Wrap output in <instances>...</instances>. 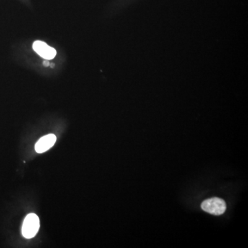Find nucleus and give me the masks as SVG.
Here are the masks:
<instances>
[{
	"instance_id": "f257e3e1",
	"label": "nucleus",
	"mask_w": 248,
	"mask_h": 248,
	"mask_svg": "<svg viewBox=\"0 0 248 248\" xmlns=\"http://www.w3.org/2000/svg\"><path fill=\"white\" fill-rule=\"evenodd\" d=\"M40 218L34 213L26 217L22 226V234L26 239H32L40 229Z\"/></svg>"
},
{
	"instance_id": "f03ea898",
	"label": "nucleus",
	"mask_w": 248,
	"mask_h": 248,
	"mask_svg": "<svg viewBox=\"0 0 248 248\" xmlns=\"http://www.w3.org/2000/svg\"><path fill=\"white\" fill-rule=\"evenodd\" d=\"M202 210L214 215H221L226 212V203L221 199L218 197L205 200L202 203Z\"/></svg>"
},
{
	"instance_id": "7ed1b4c3",
	"label": "nucleus",
	"mask_w": 248,
	"mask_h": 248,
	"mask_svg": "<svg viewBox=\"0 0 248 248\" xmlns=\"http://www.w3.org/2000/svg\"><path fill=\"white\" fill-rule=\"evenodd\" d=\"M32 48L40 57L45 60H53L57 55V51L55 48L50 47L42 41L38 40L34 42Z\"/></svg>"
},
{
	"instance_id": "20e7f679",
	"label": "nucleus",
	"mask_w": 248,
	"mask_h": 248,
	"mask_svg": "<svg viewBox=\"0 0 248 248\" xmlns=\"http://www.w3.org/2000/svg\"><path fill=\"white\" fill-rule=\"evenodd\" d=\"M57 141V138L53 134H49L40 139L35 144V151L38 153H43L48 151L54 146Z\"/></svg>"
},
{
	"instance_id": "39448f33",
	"label": "nucleus",
	"mask_w": 248,
	"mask_h": 248,
	"mask_svg": "<svg viewBox=\"0 0 248 248\" xmlns=\"http://www.w3.org/2000/svg\"><path fill=\"white\" fill-rule=\"evenodd\" d=\"M43 64H44V66H48L49 65H50V63H49L48 62L45 61V62H44Z\"/></svg>"
}]
</instances>
